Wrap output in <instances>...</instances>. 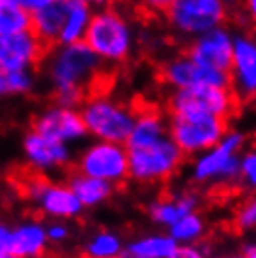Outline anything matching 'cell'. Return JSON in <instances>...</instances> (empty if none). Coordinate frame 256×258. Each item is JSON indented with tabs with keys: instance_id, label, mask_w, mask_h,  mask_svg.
I'll return each instance as SVG.
<instances>
[{
	"instance_id": "obj_1",
	"label": "cell",
	"mask_w": 256,
	"mask_h": 258,
	"mask_svg": "<svg viewBox=\"0 0 256 258\" xmlns=\"http://www.w3.org/2000/svg\"><path fill=\"white\" fill-rule=\"evenodd\" d=\"M51 79L54 84L52 101L58 107L73 109L75 105L107 97L112 86L110 73L103 71L101 58L81 43L66 45L51 64Z\"/></svg>"
},
{
	"instance_id": "obj_2",
	"label": "cell",
	"mask_w": 256,
	"mask_h": 258,
	"mask_svg": "<svg viewBox=\"0 0 256 258\" xmlns=\"http://www.w3.org/2000/svg\"><path fill=\"white\" fill-rule=\"evenodd\" d=\"M125 150L129 157V176L142 183L170 180L179 170L185 157L170 135L144 146Z\"/></svg>"
},
{
	"instance_id": "obj_3",
	"label": "cell",
	"mask_w": 256,
	"mask_h": 258,
	"mask_svg": "<svg viewBox=\"0 0 256 258\" xmlns=\"http://www.w3.org/2000/svg\"><path fill=\"white\" fill-rule=\"evenodd\" d=\"M228 122L199 110L170 112V137L183 155L215 148L228 131Z\"/></svg>"
},
{
	"instance_id": "obj_4",
	"label": "cell",
	"mask_w": 256,
	"mask_h": 258,
	"mask_svg": "<svg viewBox=\"0 0 256 258\" xmlns=\"http://www.w3.org/2000/svg\"><path fill=\"white\" fill-rule=\"evenodd\" d=\"M83 43L101 60L122 62L131 52V30L120 13L107 8L92 15Z\"/></svg>"
},
{
	"instance_id": "obj_5",
	"label": "cell",
	"mask_w": 256,
	"mask_h": 258,
	"mask_svg": "<svg viewBox=\"0 0 256 258\" xmlns=\"http://www.w3.org/2000/svg\"><path fill=\"white\" fill-rule=\"evenodd\" d=\"M83 120L90 133L112 144H127L135 127L133 109L110 101L109 97L88 101L83 109Z\"/></svg>"
},
{
	"instance_id": "obj_6",
	"label": "cell",
	"mask_w": 256,
	"mask_h": 258,
	"mask_svg": "<svg viewBox=\"0 0 256 258\" xmlns=\"http://www.w3.org/2000/svg\"><path fill=\"white\" fill-rule=\"evenodd\" d=\"M163 6L170 25L189 34L213 32L226 17V8L219 0H176Z\"/></svg>"
},
{
	"instance_id": "obj_7",
	"label": "cell",
	"mask_w": 256,
	"mask_h": 258,
	"mask_svg": "<svg viewBox=\"0 0 256 258\" xmlns=\"http://www.w3.org/2000/svg\"><path fill=\"white\" fill-rule=\"evenodd\" d=\"M170 112L176 110H199L212 116L228 120L239 109V99L232 88H213V86H197L178 90L168 101Z\"/></svg>"
},
{
	"instance_id": "obj_8",
	"label": "cell",
	"mask_w": 256,
	"mask_h": 258,
	"mask_svg": "<svg viewBox=\"0 0 256 258\" xmlns=\"http://www.w3.org/2000/svg\"><path fill=\"white\" fill-rule=\"evenodd\" d=\"M79 174L103 181H123L129 176L127 150L120 144L99 142L90 146L77 163Z\"/></svg>"
},
{
	"instance_id": "obj_9",
	"label": "cell",
	"mask_w": 256,
	"mask_h": 258,
	"mask_svg": "<svg viewBox=\"0 0 256 258\" xmlns=\"http://www.w3.org/2000/svg\"><path fill=\"white\" fill-rule=\"evenodd\" d=\"M243 146V135L230 133L217 146L202 155L195 165V180L206 181L212 178L232 180L241 176V163L237 159V152Z\"/></svg>"
},
{
	"instance_id": "obj_10",
	"label": "cell",
	"mask_w": 256,
	"mask_h": 258,
	"mask_svg": "<svg viewBox=\"0 0 256 258\" xmlns=\"http://www.w3.org/2000/svg\"><path fill=\"white\" fill-rule=\"evenodd\" d=\"M159 75L165 83L176 86L178 90L197 88V86H213V88H232L230 73L215 71L210 68L195 64L187 56H179L163 66Z\"/></svg>"
},
{
	"instance_id": "obj_11",
	"label": "cell",
	"mask_w": 256,
	"mask_h": 258,
	"mask_svg": "<svg viewBox=\"0 0 256 258\" xmlns=\"http://www.w3.org/2000/svg\"><path fill=\"white\" fill-rule=\"evenodd\" d=\"M185 56L202 68L230 73L234 64V41L226 30H213L195 41L187 49Z\"/></svg>"
},
{
	"instance_id": "obj_12",
	"label": "cell",
	"mask_w": 256,
	"mask_h": 258,
	"mask_svg": "<svg viewBox=\"0 0 256 258\" xmlns=\"http://www.w3.org/2000/svg\"><path fill=\"white\" fill-rule=\"evenodd\" d=\"M88 129L83 120V114L73 109L52 107L32 118V133L45 137L52 142H66L83 137Z\"/></svg>"
},
{
	"instance_id": "obj_13",
	"label": "cell",
	"mask_w": 256,
	"mask_h": 258,
	"mask_svg": "<svg viewBox=\"0 0 256 258\" xmlns=\"http://www.w3.org/2000/svg\"><path fill=\"white\" fill-rule=\"evenodd\" d=\"M47 54H51V52L30 32L0 38V70L6 73L36 68L41 64V60Z\"/></svg>"
},
{
	"instance_id": "obj_14",
	"label": "cell",
	"mask_w": 256,
	"mask_h": 258,
	"mask_svg": "<svg viewBox=\"0 0 256 258\" xmlns=\"http://www.w3.org/2000/svg\"><path fill=\"white\" fill-rule=\"evenodd\" d=\"M232 92L237 99L249 101L256 97V39L237 36L234 39L232 64Z\"/></svg>"
},
{
	"instance_id": "obj_15",
	"label": "cell",
	"mask_w": 256,
	"mask_h": 258,
	"mask_svg": "<svg viewBox=\"0 0 256 258\" xmlns=\"http://www.w3.org/2000/svg\"><path fill=\"white\" fill-rule=\"evenodd\" d=\"M68 19V2H47L41 10L30 13V34L52 52Z\"/></svg>"
},
{
	"instance_id": "obj_16",
	"label": "cell",
	"mask_w": 256,
	"mask_h": 258,
	"mask_svg": "<svg viewBox=\"0 0 256 258\" xmlns=\"http://www.w3.org/2000/svg\"><path fill=\"white\" fill-rule=\"evenodd\" d=\"M25 154L34 168H56L70 161V152L64 144L52 142L38 133L25 137Z\"/></svg>"
},
{
	"instance_id": "obj_17",
	"label": "cell",
	"mask_w": 256,
	"mask_h": 258,
	"mask_svg": "<svg viewBox=\"0 0 256 258\" xmlns=\"http://www.w3.org/2000/svg\"><path fill=\"white\" fill-rule=\"evenodd\" d=\"M38 202L41 210L52 217H73L81 212V206H83L77 195L70 187L54 185L52 181L43 189V193L39 195Z\"/></svg>"
},
{
	"instance_id": "obj_18",
	"label": "cell",
	"mask_w": 256,
	"mask_h": 258,
	"mask_svg": "<svg viewBox=\"0 0 256 258\" xmlns=\"http://www.w3.org/2000/svg\"><path fill=\"white\" fill-rule=\"evenodd\" d=\"M47 232L39 225H23L12 234V254L15 258H39L45 252Z\"/></svg>"
},
{
	"instance_id": "obj_19",
	"label": "cell",
	"mask_w": 256,
	"mask_h": 258,
	"mask_svg": "<svg viewBox=\"0 0 256 258\" xmlns=\"http://www.w3.org/2000/svg\"><path fill=\"white\" fill-rule=\"evenodd\" d=\"M197 206V199L193 195H181L178 199H161L150 206V215L157 223L176 225L183 217L191 215Z\"/></svg>"
},
{
	"instance_id": "obj_20",
	"label": "cell",
	"mask_w": 256,
	"mask_h": 258,
	"mask_svg": "<svg viewBox=\"0 0 256 258\" xmlns=\"http://www.w3.org/2000/svg\"><path fill=\"white\" fill-rule=\"evenodd\" d=\"M90 19L92 17H90V8L86 2L68 0V19L60 36V43H66V45L81 43L90 25Z\"/></svg>"
},
{
	"instance_id": "obj_21",
	"label": "cell",
	"mask_w": 256,
	"mask_h": 258,
	"mask_svg": "<svg viewBox=\"0 0 256 258\" xmlns=\"http://www.w3.org/2000/svg\"><path fill=\"white\" fill-rule=\"evenodd\" d=\"M70 189L77 195V199L81 200L83 206H96L105 199H109L112 193V185L109 181L96 180V178L79 174V172L71 174Z\"/></svg>"
},
{
	"instance_id": "obj_22",
	"label": "cell",
	"mask_w": 256,
	"mask_h": 258,
	"mask_svg": "<svg viewBox=\"0 0 256 258\" xmlns=\"http://www.w3.org/2000/svg\"><path fill=\"white\" fill-rule=\"evenodd\" d=\"M30 32V13L21 2L0 0V38Z\"/></svg>"
},
{
	"instance_id": "obj_23",
	"label": "cell",
	"mask_w": 256,
	"mask_h": 258,
	"mask_svg": "<svg viewBox=\"0 0 256 258\" xmlns=\"http://www.w3.org/2000/svg\"><path fill=\"white\" fill-rule=\"evenodd\" d=\"M176 241L167 236H152L135 241L125 249V258H172Z\"/></svg>"
},
{
	"instance_id": "obj_24",
	"label": "cell",
	"mask_w": 256,
	"mask_h": 258,
	"mask_svg": "<svg viewBox=\"0 0 256 258\" xmlns=\"http://www.w3.org/2000/svg\"><path fill=\"white\" fill-rule=\"evenodd\" d=\"M122 245L120 239L116 238L114 234L110 232H101L99 236L92 239L86 247V256L90 258H114L120 252Z\"/></svg>"
},
{
	"instance_id": "obj_25",
	"label": "cell",
	"mask_w": 256,
	"mask_h": 258,
	"mask_svg": "<svg viewBox=\"0 0 256 258\" xmlns=\"http://www.w3.org/2000/svg\"><path fill=\"white\" fill-rule=\"evenodd\" d=\"M202 232H204V223H202V219L197 213H191V215H187L181 221H178L176 225L170 226V234H172L170 238L174 241L176 239H179V241H191V239L200 238Z\"/></svg>"
},
{
	"instance_id": "obj_26",
	"label": "cell",
	"mask_w": 256,
	"mask_h": 258,
	"mask_svg": "<svg viewBox=\"0 0 256 258\" xmlns=\"http://www.w3.org/2000/svg\"><path fill=\"white\" fill-rule=\"evenodd\" d=\"M256 226V197L249 199L237 208L236 215H234V228L237 232H245V230H252Z\"/></svg>"
},
{
	"instance_id": "obj_27",
	"label": "cell",
	"mask_w": 256,
	"mask_h": 258,
	"mask_svg": "<svg viewBox=\"0 0 256 258\" xmlns=\"http://www.w3.org/2000/svg\"><path fill=\"white\" fill-rule=\"evenodd\" d=\"M32 88L28 71H4V94H25Z\"/></svg>"
},
{
	"instance_id": "obj_28",
	"label": "cell",
	"mask_w": 256,
	"mask_h": 258,
	"mask_svg": "<svg viewBox=\"0 0 256 258\" xmlns=\"http://www.w3.org/2000/svg\"><path fill=\"white\" fill-rule=\"evenodd\" d=\"M241 178L247 183V187L256 189V150L245 155L241 163Z\"/></svg>"
},
{
	"instance_id": "obj_29",
	"label": "cell",
	"mask_w": 256,
	"mask_h": 258,
	"mask_svg": "<svg viewBox=\"0 0 256 258\" xmlns=\"http://www.w3.org/2000/svg\"><path fill=\"white\" fill-rule=\"evenodd\" d=\"M172 258H204V254L195 247H178L174 251Z\"/></svg>"
},
{
	"instance_id": "obj_30",
	"label": "cell",
	"mask_w": 256,
	"mask_h": 258,
	"mask_svg": "<svg viewBox=\"0 0 256 258\" xmlns=\"http://www.w3.org/2000/svg\"><path fill=\"white\" fill-rule=\"evenodd\" d=\"M66 236H68V230H66L64 226H51L49 230H47V238L49 239H54V241H58V239H64Z\"/></svg>"
},
{
	"instance_id": "obj_31",
	"label": "cell",
	"mask_w": 256,
	"mask_h": 258,
	"mask_svg": "<svg viewBox=\"0 0 256 258\" xmlns=\"http://www.w3.org/2000/svg\"><path fill=\"white\" fill-rule=\"evenodd\" d=\"M247 8H249L250 19H252V23L256 25V0H250L249 4H247Z\"/></svg>"
},
{
	"instance_id": "obj_32",
	"label": "cell",
	"mask_w": 256,
	"mask_h": 258,
	"mask_svg": "<svg viewBox=\"0 0 256 258\" xmlns=\"http://www.w3.org/2000/svg\"><path fill=\"white\" fill-rule=\"evenodd\" d=\"M245 258H256V245L249 247V249L245 251Z\"/></svg>"
},
{
	"instance_id": "obj_33",
	"label": "cell",
	"mask_w": 256,
	"mask_h": 258,
	"mask_svg": "<svg viewBox=\"0 0 256 258\" xmlns=\"http://www.w3.org/2000/svg\"><path fill=\"white\" fill-rule=\"evenodd\" d=\"M0 94H4V71L0 70Z\"/></svg>"
},
{
	"instance_id": "obj_34",
	"label": "cell",
	"mask_w": 256,
	"mask_h": 258,
	"mask_svg": "<svg viewBox=\"0 0 256 258\" xmlns=\"http://www.w3.org/2000/svg\"><path fill=\"white\" fill-rule=\"evenodd\" d=\"M226 258H245V256H226Z\"/></svg>"
},
{
	"instance_id": "obj_35",
	"label": "cell",
	"mask_w": 256,
	"mask_h": 258,
	"mask_svg": "<svg viewBox=\"0 0 256 258\" xmlns=\"http://www.w3.org/2000/svg\"><path fill=\"white\" fill-rule=\"evenodd\" d=\"M83 258H90V256H86V254H84V256ZM114 258H120V256H114ZM123 258H125V256H123Z\"/></svg>"
}]
</instances>
